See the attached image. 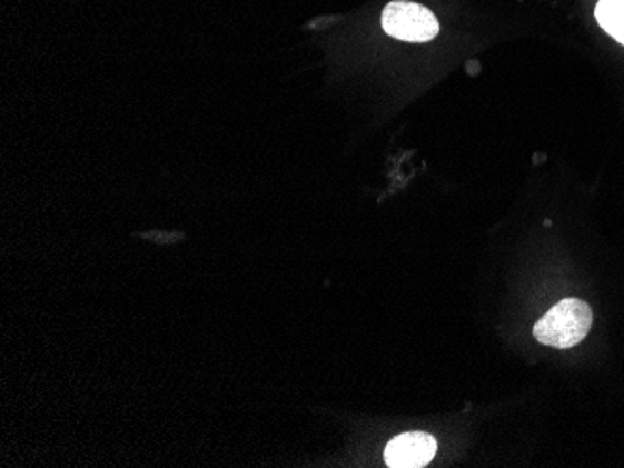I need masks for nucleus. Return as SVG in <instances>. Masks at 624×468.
I'll return each instance as SVG.
<instances>
[{
  "label": "nucleus",
  "mask_w": 624,
  "mask_h": 468,
  "mask_svg": "<svg viewBox=\"0 0 624 468\" xmlns=\"http://www.w3.org/2000/svg\"><path fill=\"white\" fill-rule=\"evenodd\" d=\"M382 24L387 34L403 41H430L439 32L438 19L415 2H392L384 10Z\"/></svg>",
  "instance_id": "nucleus-2"
},
{
  "label": "nucleus",
  "mask_w": 624,
  "mask_h": 468,
  "mask_svg": "<svg viewBox=\"0 0 624 468\" xmlns=\"http://www.w3.org/2000/svg\"><path fill=\"white\" fill-rule=\"evenodd\" d=\"M591 325L593 312L590 305L580 299H565L535 325L533 335L543 346L568 349L578 346L590 335Z\"/></svg>",
  "instance_id": "nucleus-1"
},
{
  "label": "nucleus",
  "mask_w": 624,
  "mask_h": 468,
  "mask_svg": "<svg viewBox=\"0 0 624 468\" xmlns=\"http://www.w3.org/2000/svg\"><path fill=\"white\" fill-rule=\"evenodd\" d=\"M438 445L436 439L428 434L398 435L387 445L386 462L393 468L425 467L436 456Z\"/></svg>",
  "instance_id": "nucleus-3"
},
{
  "label": "nucleus",
  "mask_w": 624,
  "mask_h": 468,
  "mask_svg": "<svg viewBox=\"0 0 624 468\" xmlns=\"http://www.w3.org/2000/svg\"><path fill=\"white\" fill-rule=\"evenodd\" d=\"M595 16L602 29L624 46V0H601Z\"/></svg>",
  "instance_id": "nucleus-4"
}]
</instances>
